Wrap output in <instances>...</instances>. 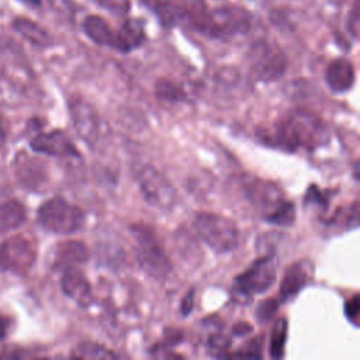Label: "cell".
Returning a JSON list of instances; mask_svg holds the SVG:
<instances>
[{
    "label": "cell",
    "mask_w": 360,
    "mask_h": 360,
    "mask_svg": "<svg viewBox=\"0 0 360 360\" xmlns=\"http://www.w3.org/2000/svg\"><path fill=\"white\" fill-rule=\"evenodd\" d=\"M183 18L190 22L193 30L217 39L243 35L253 25V14L248 8L238 4L208 8L204 0L186 1L183 4Z\"/></svg>",
    "instance_id": "1"
},
{
    "label": "cell",
    "mask_w": 360,
    "mask_h": 360,
    "mask_svg": "<svg viewBox=\"0 0 360 360\" xmlns=\"http://www.w3.org/2000/svg\"><path fill=\"white\" fill-rule=\"evenodd\" d=\"M326 141L328 129L325 122L309 111L295 110L278 124L270 143H276L288 150H295L298 148L314 149L323 145Z\"/></svg>",
    "instance_id": "2"
},
{
    "label": "cell",
    "mask_w": 360,
    "mask_h": 360,
    "mask_svg": "<svg viewBox=\"0 0 360 360\" xmlns=\"http://www.w3.org/2000/svg\"><path fill=\"white\" fill-rule=\"evenodd\" d=\"M243 190L249 201L257 211H260L267 222L281 226L294 224L295 207L284 197L283 190L274 183L256 177H246L243 180Z\"/></svg>",
    "instance_id": "3"
},
{
    "label": "cell",
    "mask_w": 360,
    "mask_h": 360,
    "mask_svg": "<svg viewBox=\"0 0 360 360\" xmlns=\"http://www.w3.org/2000/svg\"><path fill=\"white\" fill-rule=\"evenodd\" d=\"M193 228L202 242H205L215 253H229L235 250L239 243L236 224L224 215L198 212L193 219Z\"/></svg>",
    "instance_id": "4"
},
{
    "label": "cell",
    "mask_w": 360,
    "mask_h": 360,
    "mask_svg": "<svg viewBox=\"0 0 360 360\" xmlns=\"http://www.w3.org/2000/svg\"><path fill=\"white\" fill-rule=\"evenodd\" d=\"M37 221L48 232L72 235L83 228L86 217L80 207L62 197H53L38 208Z\"/></svg>",
    "instance_id": "5"
},
{
    "label": "cell",
    "mask_w": 360,
    "mask_h": 360,
    "mask_svg": "<svg viewBox=\"0 0 360 360\" xmlns=\"http://www.w3.org/2000/svg\"><path fill=\"white\" fill-rule=\"evenodd\" d=\"M132 236L136 242L135 256L142 270L156 280H163L172 273V263L159 245L153 231L145 225H131Z\"/></svg>",
    "instance_id": "6"
},
{
    "label": "cell",
    "mask_w": 360,
    "mask_h": 360,
    "mask_svg": "<svg viewBox=\"0 0 360 360\" xmlns=\"http://www.w3.org/2000/svg\"><path fill=\"white\" fill-rule=\"evenodd\" d=\"M248 62L253 75L262 82H274L287 69V56L283 49L269 39L255 41L248 51Z\"/></svg>",
    "instance_id": "7"
},
{
    "label": "cell",
    "mask_w": 360,
    "mask_h": 360,
    "mask_svg": "<svg viewBox=\"0 0 360 360\" xmlns=\"http://www.w3.org/2000/svg\"><path fill=\"white\" fill-rule=\"evenodd\" d=\"M136 181L145 201L158 210H172L177 200L174 186L153 166L145 165L136 172Z\"/></svg>",
    "instance_id": "8"
},
{
    "label": "cell",
    "mask_w": 360,
    "mask_h": 360,
    "mask_svg": "<svg viewBox=\"0 0 360 360\" xmlns=\"http://www.w3.org/2000/svg\"><path fill=\"white\" fill-rule=\"evenodd\" d=\"M277 276V260L273 255L257 257L246 270L238 274L233 280V287L238 294L255 295L267 291Z\"/></svg>",
    "instance_id": "9"
},
{
    "label": "cell",
    "mask_w": 360,
    "mask_h": 360,
    "mask_svg": "<svg viewBox=\"0 0 360 360\" xmlns=\"http://www.w3.org/2000/svg\"><path fill=\"white\" fill-rule=\"evenodd\" d=\"M37 257L34 243L22 236L14 235L0 245V269L13 273H27Z\"/></svg>",
    "instance_id": "10"
},
{
    "label": "cell",
    "mask_w": 360,
    "mask_h": 360,
    "mask_svg": "<svg viewBox=\"0 0 360 360\" xmlns=\"http://www.w3.org/2000/svg\"><path fill=\"white\" fill-rule=\"evenodd\" d=\"M68 105L76 132L87 145L94 146L100 136V120L96 110L82 97L70 98Z\"/></svg>",
    "instance_id": "11"
},
{
    "label": "cell",
    "mask_w": 360,
    "mask_h": 360,
    "mask_svg": "<svg viewBox=\"0 0 360 360\" xmlns=\"http://www.w3.org/2000/svg\"><path fill=\"white\" fill-rule=\"evenodd\" d=\"M31 149L48 155V156H60V158H77L79 152L68 138V135L60 129H53L51 132H41L35 135L31 142Z\"/></svg>",
    "instance_id": "12"
},
{
    "label": "cell",
    "mask_w": 360,
    "mask_h": 360,
    "mask_svg": "<svg viewBox=\"0 0 360 360\" xmlns=\"http://www.w3.org/2000/svg\"><path fill=\"white\" fill-rule=\"evenodd\" d=\"M314 264L309 260L301 259L290 264L280 284V301L285 302L294 298L312 278Z\"/></svg>",
    "instance_id": "13"
},
{
    "label": "cell",
    "mask_w": 360,
    "mask_h": 360,
    "mask_svg": "<svg viewBox=\"0 0 360 360\" xmlns=\"http://www.w3.org/2000/svg\"><path fill=\"white\" fill-rule=\"evenodd\" d=\"M146 41L145 21L142 18L127 17L118 30H114L112 49L121 53H129L138 49Z\"/></svg>",
    "instance_id": "14"
},
{
    "label": "cell",
    "mask_w": 360,
    "mask_h": 360,
    "mask_svg": "<svg viewBox=\"0 0 360 360\" xmlns=\"http://www.w3.org/2000/svg\"><path fill=\"white\" fill-rule=\"evenodd\" d=\"M60 288L68 298L73 300L80 307H87L91 302L90 283L84 273L77 267L65 270L60 280Z\"/></svg>",
    "instance_id": "15"
},
{
    "label": "cell",
    "mask_w": 360,
    "mask_h": 360,
    "mask_svg": "<svg viewBox=\"0 0 360 360\" xmlns=\"http://www.w3.org/2000/svg\"><path fill=\"white\" fill-rule=\"evenodd\" d=\"M325 80L328 87L333 93H346L349 91L356 80V72L353 63L346 58H335L329 62Z\"/></svg>",
    "instance_id": "16"
},
{
    "label": "cell",
    "mask_w": 360,
    "mask_h": 360,
    "mask_svg": "<svg viewBox=\"0 0 360 360\" xmlns=\"http://www.w3.org/2000/svg\"><path fill=\"white\" fill-rule=\"evenodd\" d=\"M87 257L89 252L84 243L79 240H65L55 246L53 269H62L65 271L66 269L84 263Z\"/></svg>",
    "instance_id": "17"
},
{
    "label": "cell",
    "mask_w": 360,
    "mask_h": 360,
    "mask_svg": "<svg viewBox=\"0 0 360 360\" xmlns=\"http://www.w3.org/2000/svg\"><path fill=\"white\" fill-rule=\"evenodd\" d=\"M14 170L20 183L27 188H37L45 180V172L41 162L24 152L15 156Z\"/></svg>",
    "instance_id": "18"
},
{
    "label": "cell",
    "mask_w": 360,
    "mask_h": 360,
    "mask_svg": "<svg viewBox=\"0 0 360 360\" xmlns=\"http://www.w3.org/2000/svg\"><path fill=\"white\" fill-rule=\"evenodd\" d=\"M82 30L86 34V37L94 44L100 46H108V48L112 46L114 30L103 17L96 14L86 15L84 20L82 21Z\"/></svg>",
    "instance_id": "19"
},
{
    "label": "cell",
    "mask_w": 360,
    "mask_h": 360,
    "mask_svg": "<svg viewBox=\"0 0 360 360\" xmlns=\"http://www.w3.org/2000/svg\"><path fill=\"white\" fill-rule=\"evenodd\" d=\"M13 27L25 41H28L31 45L37 48H48L52 45V38L48 34V31L28 18H15L13 21Z\"/></svg>",
    "instance_id": "20"
},
{
    "label": "cell",
    "mask_w": 360,
    "mask_h": 360,
    "mask_svg": "<svg viewBox=\"0 0 360 360\" xmlns=\"http://www.w3.org/2000/svg\"><path fill=\"white\" fill-rule=\"evenodd\" d=\"M145 7L155 13L163 25H174L183 18V4L176 0H139Z\"/></svg>",
    "instance_id": "21"
},
{
    "label": "cell",
    "mask_w": 360,
    "mask_h": 360,
    "mask_svg": "<svg viewBox=\"0 0 360 360\" xmlns=\"http://www.w3.org/2000/svg\"><path fill=\"white\" fill-rule=\"evenodd\" d=\"M25 218V207L18 200H10L0 204V235L21 226Z\"/></svg>",
    "instance_id": "22"
},
{
    "label": "cell",
    "mask_w": 360,
    "mask_h": 360,
    "mask_svg": "<svg viewBox=\"0 0 360 360\" xmlns=\"http://www.w3.org/2000/svg\"><path fill=\"white\" fill-rule=\"evenodd\" d=\"M70 356L76 357V359H115L117 357L105 346H103L100 343H96V342H90V340L80 342L72 350Z\"/></svg>",
    "instance_id": "23"
},
{
    "label": "cell",
    "mask_w": 360,
    "mask_h": 360,
    "mask_svg": "<svg viewBox=\"0 0 360 360\" xmlns=\"http://www.w3.org/2000/svg\"><path fill=\"white\" fill-rule=\"evenodd\" d=\"M288 323L285 318H278L270 333V356L278 359L284 354V346L287 342Z\"/></svg>",
    "instance_id": "24"
},
{
    "label": "cell",
    "mask_w": 360,
    "mask_h": 360,
    "mask_svg": "<svg viewBox=\"0 0 360 360\" xmlns=\"http://www.w3.org/2000/svg\"><path fill=\"white\" fill-rule=\"evenodd\" d=\"M155 94L167 103H180L186 100L184 90L167 79H158L155 83Z\"/></svg>",
    "instance_id": "25"
},
{
    "label": "cell",
    "mask_w": 360,
    "mask_h": 360,
    "mask_svg": "<svg viewBox=\"0 0 360 360\" xmlns=\"http://www.w3.org/2000/svg\"><path fill=\"white\" fill-rule=\"evenodd\" d=\"M97 6L117 15H127L131 11V0H91Z\"/></svg>",
    "instance_id": "26"
},
{
    "label": "cell",
    "mask_w": 360,
    "mask_h": 360,
    "mask_svg": "<svg viewBox=\"0 0 360 360\" xmlns=\"http://www.w3.org/2000/svg\"><path fill=\"white\" fill-rule=\"evenodd\" d=\"M278 304H280V302H278V300H276V298H267V300L262 301V302L259 304L257 309H256V318H257V321H260L262 323L269 322V321L274 316V314L277 312Z\"/></svg>",
    "instance_id": "27"
},
{
    "label": "cell",
    "mask_w": 360,
    "mask_h": 360,
    "mask_svg": "<svg viewBox=\"0 0 360 360\" xmlns=\"http://www.w3.org/2000/svg\"><path fill=\"white\" fill-rule=\"evenodd\" d=\"M229 346H231V339L221 333H214L208 339V350L211 352V354L217 357L225 356Z\"/></svg>",
    "instance_id": "28"
},
{
    "label": "cell",
    "mask_w": 360,
    "mask_h": 360,
    "mask_svg": "<svg viewBox=\"0 0 360 360\" xmlns=\"http://www.w3.org/2000/svg\"><path fill=\"white\" fill-rule=\"evenodd\" d=\"M229 357H255L259 359L262 357V339H253L249 343H246L245 346H242V349L236 353L232 354H226Z\"/></svg>",
    "instance_id": "29"
},
{
    "label": "cell",
    "mask_w": 360,
    "mask_h": 360,
    "mask_svg": "<svg viewBox=\"0 0 360 360\" xmlns=\"http://www.w3.org/2000/svg\"><path fill=\"white\" fill-rule=\"evenodd\" d=\"M304 201L305 204H314L322 208H328V195L322 190H319L316 186H311L307 190Z\"/></svg>",
    "instance_id": "30"
},
{
    "label": "cell",
    "mask_w": 360,
    "mask_h": 360,
    "mask_svg": "<svg viewBox=\"0 0 360 360\" xmlns=\"http://www.w3.org/2000/svg\"><path fill=\"white\" fill-rule=\"evenodd\" d=\"M359 314H360V301H359V295L354 294L345 304V315L354 326H357L359 325Z\"/></svg>",
    "instance_id": "31"
},
{
    "label": "cell",
    "mask_w": 360,
    "mask_h": 360,
    "mask_svg": "<svg viewBox=\"0 0 360 360\" xmlns=\"http://www.w3.org/2000/svg\"><path fill=\"white\" fill-rule=\"evenodd\" d=\"M194 308V288L188 290L187 294L183 297L181 300V305H180V309H181V314L183 316H187Z\"/></svg>",
    "instance_id": "32"
},
{
    "label": "cell",
    "mask_w": 360,
    "mask_h": 360,
    "mask_svg": "<svg viewBox=\"0 0 360 360\" xmlns=\"http://www.w3.org/2000/svg\"><path fill=\"white\" fill-rule=\"evenodd\" d=\"M357 28H359V14H357V4H354L347 18V30L352 32L354 39L357 38Z\"/></svg>",
    "instance_id": "33"
},
{
    "label": "cell",
    "mask_w": 360,
    "mask_h": 360,
    "mask_svg": "<svg viewBox=\"0 0 360 360\" xmlns=\"http://www.w3.org/2000/svg\"><path fill=\"white\" fill-rule=\"evenodd\" d=\"M252 330H253V328H252L249 323H246V322H240V323L235 325L233 329H232V332H233L235 335H238V336H245V335L250 333Z\"/></svg>",
    "instance_id": "34"
},
{
    "label": "cell",
    "mask_w": 360,
    "mask_h": 360,
    "mask_svg": "<svg viewBox=\"0 0 360 360\" xmlns=\"http://www.w3.org/2000/svg\"><path fill=\"white\" fill-rule=\"evenodd\" d=\"M7 135H8L7 120L3 115H0V146L7 141Z\"/></svg>",
    "instance_id": "35"
},
{
    "label": "cell",
    "mask_w": 360,
    "mask_h": 360,
    "mask_svg": "<svg viewBox=\"0 0 360 360\" xmlns=\"http://www.w3.org/2000/svg\"><path fill=\"white\" fill-rule=\"evenodd\" d=\"M166 333H167V336H166L167 345H176L181 340V333L176 329H169Z\"/></svg>",
    "instance_id": "36"
},
{
    "label": "cell",
    "mask_w": 360,
    "mask_h": 360,
    "mask_svg": "<svg viewBox=\"0 0 360 360\" xmlns=\"http://www.w3.org/2000/svg\"><path fill=\"white\" fill-rule=\"evenodd\" d=\"M8 326H10L8 319L0 314V339H3V338L7 335Z\"/></svg>",
    "instance_id": "37"
},
{
    "label": "cell",
    "mask_w": 360,
    "mask_h": 360,
    "mask_svg": "<svg viewBox=\"0 0 360 360\" xmlns=\"http://www.w3.org/2000/svg\"><path fill=\"white\" fill-rule=\"evenodd\" d=\"M22 3H25L30 7H39L41 6V0H21Z\"/></svg>",
    "instance_id": "38"
}]
</instances>
